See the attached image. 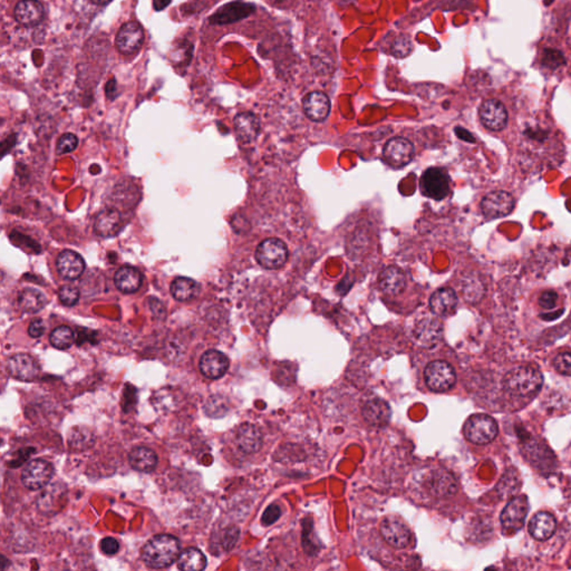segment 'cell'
<instances>
[{
    "label": "cell",
    "mask_w": 571,
    "mask_h": 571,
    "mask_svg": "<svg viewBox=\"0 0 571 571\" xmlns=\"http://www.w3.org/2000/svg\"><path fill=\"white\" fill-rule=\"evenodd\" d=\"M171 0H153V7L155 11H160L170 5Z\"/></svg>",
    "instance_id": "cell-47"
},
{
    "label": "cell",
    "mask_w": 571,
    "mask_h": 571,
    "mask_svg": "<svg viewBox=\"0 0 571 571\" xmlns=\"http://www.w3.org/2000/svg\"><path fill=\"white\" fill-rule=\"evenodd\" d=\"M116 89H118V85H116L115 79H111L106 84V95L110 97L111 100H113V97L115 96Z\"/></svg>",
    "instance_id": "cell-46"
},
{
    "label": "cell",
    "mask_w": 571,
    "mask_h": 571,
    "mask_svg": "<svg viewBox=\"0 0 571 571\" xmlns=\"http://www.w3.org/2000/svg\"><path fill=\"white\" fill-rule=\"evenodd\" d=\"M480 120L487 130L502 131L508 124V112L498 100H487L480 106Z\"/></svg>",
    "instance_id": "cell-13"
},
{
    "label": "cell",
    "mask_w": 571,
    "mask_h": 571,
    "mask_svg": "<svg viewBox=\"0 0 571 571\" xmlns=\"http://www.w3.org/2000/svg\"><path fill=\"white\" fill-rule=\"evenodd\" d=\"M414 154V147L412 142L404 137L390 139L383 149V157L394 168H402L409 164Z\"/></svg>",
    "instance_id": "cell-10"
},
{
    "label": "cell",
    "mask_w": 571,
    "mask_h": 571,
    "mask_svg": "<svg viewBox=\"0 0 571 571\" xmlns=\"http://www.w3.org/2000/svg\"><path fill=\"white\" fill-rule=\"evenodd\" d=\"M528 528H529L530 535L532 537L539 541H545L555 533L557 522H555V516L549 512H539L532 516Z\"/></svg>",
    "instance_id": "cell-26"
},
{
    "label": "cell",
    "mask_w": 571,
    "mask_h": 571,
    "mask_svg": "<svg viewBox=\"0 0 571 571\" xmlns=\"http://www.w3.org/2000/svg\"><path fill=\"white\" fill-rule=\"evenodd\" d=\"M7 370L13 378L24 380V382L34 380L40 373L36 361L27 354H17L11 356L7 363Z\"/></svg>",
    "instance_id": "cell-14"
},
{
    "label": "cell",
    "mask_w": 571,
    "mask_h": 571,
    "mask_svg": "<svg viewBox=\"0 0 571 571\" xmlns=\"http://www.w3.org/2000/svg\"><path fill=\"white\" fill-rule=\"evenodd\" d=\"M312 524L310 526H305L304 527V548L305 550L307 553H310V555H314V553H317V545H315V543L312 541Z\"/></svg>",
    "instance_id": "cell-43"
},
{
    "label": "cell",
    "mask_w": 571,
    "mask_h": 571,
    "mask_svg": "<svg viewBox=\"0 0 571 571\" xmlns=\"http://www.w3.org/2000/svg\"><path fill=\"white\" fill-rule=\"evenodd\" d=\"M463 432L470 442L485 446L497 438L499 427L493 417L487 414H475L468 419Z\"/></svg>",
    "instance_id": "cell-3"
},
{
    "label": "cell",
    "mask_w": 571,
    "mask_h": 571,
    "mask_svg": "<svg viewBox=\"0 0 571 571\" xmlns=\"http://www.w3.org/2000/svg\"><path fill=\"white\" fill-rule=\"evenodd\" d=\"M543 384V374L531 366L514 367L504 378V388L509 393L519 397L536 395Z\"/></svg>",
    "instance_id": "cell-2"
},
{
    "label": "cell",
    "mask_w": 571,
    "mask_h": 571,
    "mask_svg": "<svg viewBox=\"0 0 571 571\" xmlns=\"http://www.w3.org/2000/svg\"><path fill=\"white\" fill-rule=\"evenodd\" d=\"M92 1L93 3L96 4V5L104 6L110 4L112 0H92Z\"/></svg>",
    "instance_id": "cell-48"
},
{
    "label": "cell",
    "mask_w": 571,
    "mask_h": 571,
    "mask_svg": "<svg viewBox=\"0 0 571 571\" xmlns=\"http://www.w3.org/2000/svg\"><path fill=\"white\" fill-rule=\"evenodd\" d=\"M413 50V44L409 38L405 36L398 37L392 46V52L396 57L403 58L409 55V52Z\"/></svg>",
    "instance_id": "cell-38"
},
{
    "label": "cell",
    "mask_w": 571,
    "mask_h": 571,
    "mask_svg": "<svg viewBox=\"0 0 571 571\" xmlns=\"http://www.w3.org/2000/svg\"><path fill=\"white\" fill-rule=\"evenodd\" d=\"M58 297L61 300L62 304L67 307L74 306L77 305L79 299V291L77 287L74 286L66 285L63 286L60 291H58Z\"/></svg>",
    "instance_id": "cell-36"
},
{
    "label": "cell",
    "mask_w": 571,
    "mask_h": 571,
    "mask_svg": "<svg viewBox=\"0 0 571 571\" xmlns=\"http://www.w3.org/2000/svg\"><path fill=\"white\" fill-rule=\"evenodd\" d=\"M101 550L105 553V555H113L118 553V549H120V545H118V541L114 538L108 537L104 538V539L101 541Z\"/></svg>",
    "instance_id": "cell-42"
},
{
    "label": "cell",
    "mask_w": 571,
    "mask_h": 571,
    "mask_svg": "<svg viewBox=\"0 0 571 571\" xmlns=\"http://www.w3.org/2000/svg\"><path fill=\"white\" fill-rule=\"evenodd\" d=\"M281 516V507L277 504H271L266 509L265 514H262V524L265 526L275 524Z\"/></svg>",
    "instance_id": "cell-41"
},
{
    "label": "cell",
    "mask_w": 571,
    "mask_h": 571,
    "mask_svg": "<svg viewBox=\"0 0 571 571\" xmlns=\"http://www.w3.org/2000/svg\"><path fill=\"white\" fill-rule=\"evenodd\" d=\"M456 135L460 137V139L464 140V141L471 142V143L475 142L473 135H472L470 132H468L467 130L462 129V128H456Z\"/></svg>",
    "instance_id": "cell-45"
},
{
    "label": "cell",
    "mask_w": 571,
    "mask_h": 571,
    "mask_svg": "<svg viewBox=\"0 0 571 571\" xmlns=\"http://www.w3.org/2000/svg\"><path fill=\"white\" fill-rule=\"evenodd\" d=\"M18 305L25 312L35 314L44 308L46 305V296L37 289H23L18 294Z\"/></svg>",
    "instance_id": "cell-32"
},
{
    "label": "cell",
    "mask_w": 571,
    "mask_h": 571,
    "mask_svg": "<svg viewBox=\"0 0 571 571\" xmlns=\"http://www.w3.org/2000/svg\"><path fill=\"white\" fill-rule=\"evenodd\" d=\"M256 259L266 269H279L288 260V249L279 239H266L257 247Z\"/></svg>",
    "instance_id": "cell-4"
},
{
    "label": "cell",
    "mask_w": 571,
    "mask_h": 571,
    "mask_svg": "<svg viewBox=\"0 0 571 571\" xmlns=\"http://www.w3.org/2000/svg\"><path fill=\"white\" fill-rule=\"evenodd\" d=\"M142 278L140 270L137 268L124 266L120 268L114 276V283L116 288L124 294H133L141 288Z\"/></svg>",
    "instance_id": "cell-27"
},
{
    "label": "cell",
    "mask_w": 571,
    "mask_h": 571,
    "mask_svg": "<svg viewBox=\"0 0 571 571\" xmlns=\"http://www.w3.org/2000/svg\"><path fill=\"white\" fill-rule=\"evenodd\" d=\"M205 412L208 417H221L227 414L228 404L222 396L215 395L208 400L205 405Z\"/></svg>",
    "instance_id": "cell-35"
},
{
    "label": "cell",
    "mask_w": 571,
    "mask_h": 571,
    "mask_svg": "<svg viewBox=\"0 0 571 571\" xmlns=\"http://www.w3.org/2000/svg\"><path fill=\"white\" fill-rule=\"evenodd\" d=\"M380 533L388 545L397 549L407 547L411 543V530L398 518L390 516L383 520L380 524Z\"/></svg>",
    "instance_id": "cell-12"
},
{
    "label": "cell",
    "mask_w": 571,
    "mask_h": 571,
    "mask_svg": "<svg viewBox=\"0 0 571 571\" xmlns=\"http://www.w3.org/2000/svg\"><path fill=\"white\" fill-rule=\"evenodd\" d=\"M145 42V32L137 21L126 23L116 35L115 44L118 52L122 54H134L142 47Z\"/></svg>",
    "instance_id": "cell-11"
},
{
    "label": "cell",
    "mask_w": 571,
    "mask_h": 571,
    "mask_svg": "<svg viewBox=\"0 0 571 571\" xmlns=\"http://www.w3.org/2000/svg\"><path fill=\"white\" fill-rule=\"evenodd\" d=\"M430 490L436 497H450L458 490L456 479L446 471L435 472L430 481Z\"/></svg>",
    "instance_id": "cell-30"
},
{
    "label": "cell",
    "mask_w": 571,
    "mask_h": 571,
    "mask_svg": "<svg viewBox=\"0 0 571 571\" xmlns=\"http://www.w3.org/2000/svg\"><path fill=\"white\" fill-rule=\"evenodd\" d=\"M529 511L527 497L520 495L511 499L501 514V522L506 531L516 532L524 528Z\"/></svg>",
    "instance_id": "cell-7"
},
{
    "label": "cell",
    "mask_w": 571,
    "mask_h": 571,
    "mask_svg": "<svg viewBox=\"0 0 571 571\" xmlns=\"http://www.w3.org/2000/svg\"><path fill=\"white\" fill-rule=\"evenodd\" d=\"M414 336L421 346H434L442 336V325L435 318H424L415 326Z\"/></svg>",
    "instance_id": "cell-22"
},
{
    "label": "cell",
    "mask_w": 571,
    "mask_h": 571,
    "mask_svg": "<svg viewBox=\"0 0 571 571\" xmlns=\"http://www.w3.org/2000/svg\"><path fill=\"white\" fill-rule=\"evenodd\" d=\"M15 18L24 26H35L44 19L45 9L38 0H21L15 7Z\"/></svg>",
    "instance_id": "cell-19"
},
{
    "label": "cell",
    "mask_w": 571,
    "mask_h": 571,
    "mask_svg": "<svg viewBox=\"0 0 571 571\" xmlns=\"http://www.w3.org/2000/svg\"><path fill=\"white\" fill-rule=\"evenodd\" d=\"M50 344L57 349H67L73 345L75 335L73 330L67 326H60L50 334Z\"/></svg>",
    "instance_id": "cell-34"
},
{
    "label": "cell",
    "mask_w": 571,
    "mask_h": 571,
    "mask_svg": "<svg viewBox=\"0 0 571 571\" xmlns=\"http://www.w3.org/2000/svg\"><path fill=\"white\" fill-rule=\"evenodd\" d=\"M424 378L427 386L439 393L451 390L456 382L453 367L444 361H435L427 365Z\"/></svg>",
    "instance_id": "cell-5"
},
{
    "label": "cell",
    "mask_w": 571,
    "mask_h": 571,
    "mask_svg": "<svg viewBox=\"0 0 571 571\" xmlns=\"http://www.w3.org/2000/svg\"><path fill=\"white\" fill-rule=\"evenodd\" d=\"M458 296L451 288H441L431 296L430 307L433 314L448 316L456 310Z\"/></svg>",
    "instance_id": "cell-28"
},
{
    "label": "cell",
    "mask_w": 571,
    "mask_h": 571,
    "mask_svg": "<svg viewBox=\"0 0 571 571\" xmlns=\"http://www.w3.org/2000/svg\"><path fill=\"white\" fill-rule=\"evenodd\" d=\"M303 108L307 118L312 121H325L330 112V101L324 93L312 92L305 97Z\"/></svg>",
    "instance_id": "cell-18"
},
{
    "label": "cell",
    "mask_w": 571,
    "mask_h": 571,
    "mask_svg": "<svg viewBox=\"0 0 571 571\" xmlns=\"http://www.w3.org/2000/svg\"><path fill=\"white\" fill-rule=\"evenodd\" d=\"M54 475V468L45 460H34L29 462L21 473L23 485L29 490H40L50 482Z\"/></svg>",
    "instance_id": "cell-9"
},
{
    "label": "cell",
    "mask_w": 571,
    "mask_h": 571,
    "mask_svg": "<svg viewBox=\"0 0 571 571\" xmlns=\"http://www.w3.org/2000/svg\"><path fill=\"white\" fill-rule=\"evenodd\" d=\"M362 413L366 422L373 426H384L390 419V405L380 398H372L365 402Z\"/></svg>",
    "instance_id": "cell-23"
},
{
    "label": "cell",
    "mask_w": 571,
    "mask_h": 571,
    "mask_svg": "<svg viewBox=\"0 0 571 571\" xmlns=\"http://www.w3.org/2000/svg\"><path fill=\"white\" fill-rule=\"evenodd\" d=\"M254 7L250 4L236 3L228 4L223 6L219 11H215L213 16L210 17V23L213 25H227L246 18L250 13H254Z\"/></svg>",
    "instance_id": "cell-16"
},
{
    "label": "cell",
    "mask_w": 571,
    "mask_h": 571,
    "mask_svg": "<svg viewBox=\"0 0 571 571\" xmlns=\"http://www.w3.org/2000/svg\"><path fill=\"white\" fill-rule=\"evenodd\" d=\"M171 294L179 302H188L197 296L199 283L191 278L179 277L171 283Z\"/></svg>",
    "instance_id": "cell-31"
},
{
    "label": "cell",
    "mask_w": 571,
    "mask_h": 571,
    "mask_svg": "<svg viewBox=\"0 0 571 571\" xmlns=\"http://www.w3.org/2000/svg\"><path fill=\"white\" fill-rule=\"evenodd\" d=\"M237 443L242 452L247 454L254 453L262 446V435L256 425L244 423L237 432Z\"/></svg>",
    "instance_id": "cell-25"
},
{
    "label": "cell",
    "mask_w": 571,
    "mask_h": 571,
    "mask_svg": "<svg viewBox=\"0 0 571 571\" xmlns=\"http://www.w3.org/2000/svg\"><path fill=\"white\" fill-rule=\"evenodd\" d=\"M229 368V359L219 351H205L200 359V371L205 378L211 380L222 378Z\"/></svg>",
    "instance_id": "cell-15"
},
{
    "label": "cell",
    "mask_w": 571,
    "mask_h": 571,
    "mask_svg": "<svg viewBox=\"0 0 571 571\" xmlns=\"http://www.w3.org/2000/svg\"><path fill=\"white\" fill-rule=\"evenodd\" d=\"M56 266L58 273L69 281H75L81 277L85 270L84 259L81 257V254L72 250H64L58 254Z\"/></svg>",
    "instance_id": "cell-17"
},
{
    "label": "cell",
    "mask_w": 571,
    "mask_h": 571,
    "mask_svg": "<svg viewBox=\"0 0 571 571\" xmlns=\"http://www.w3.org/2000/svg\"><path fill=\"white\" fill-rule=\"evenodd\" d=\"M419 188L425 197L440 201L450 193V178L442 169H427L421 178Z\"/></svg>",
    "instance_id": "cell-6"
},
{
    "label": "cell",
    "mask_w": 571,
    "mask_h": 571,
    "mask_svg": "<svg viewBox=\"0 0 571 571\" xmlns=\"http://www.w3.org/2000/svg\"><path fill=\"white\" fill-rule=\"evenodd\" d=\"M380 290L390 296L401 294L407 286V277L403 270L395 266L385 268L378 277Z\"/></svg>",
    "instance_id": "cell-21"
},
{
    "label": "cell",
    "mask_w": 571,
    "mask_h": 571,
    "mask_svg": "<svg viewBox=\"0 0 571 571\" xmlns=\"http://www.w3.org/2000/svg\"><path fill=\"white\" fill-rule=\"evenodd\" d=\"M77 145H79V139H77V135H74L72 133L64 134L58 140L56 153L57 154H66V153L72 152V151L77 149Z\"/></svg>",
    "instance_id": "cell-37"
},
{
    "label": "cell",
    "mask_w": 571,
    "mask_h": 571,
    "mask_svg": "<svg viewBox=\"0 0 571 571\" xmlns=\"http://www.w3.org/2000/svg\"><path fill=\"white\" fill-rule=\"evenodd\" d=\"M130 464L134 470L140 472H152L157 464V456L154 451L145 446H137L131 451Z\"/></svg>",
    "instance_id": "cell-29"
},
{
    "label": "cell",
    "mask_w": 571,
    "mask_h": 571,
    "mask_svg": "<svg viewBox=\"0 0 571 571\" xmlns=\"http://www.w3.org/2000/svg\"><path fill=\"white\" fill-rule=\"evenodd\" d=\"M180 543L174 536L159 535L147 541L142 549V559L151 568L171 566L180 555Z\"/></svg>",
    "instance_id": "cell-1"
},
{
    "label": "cell",
    "mask_w": 571,
    "mask_h": 571,
    "mask_svg": "<svg viewBox=\"0 0 571 571\" xmlns=\"http://www.w3.org/2000/svg\"><path fill=\"white\" fill-rule=\"evenodd\" d=\"M207 566L205 555L197 548H188L179 555V569L184 571L203 570Z\"/></svg>",
    "instance_id": "cell-33"
},
{
    "label": "cell",
    "mask_w": 571,
    "mask_h": 571,
    "mask_svg": "<svg viewBox=\"0 0 571 571\" xmlns=\"http://www.w3.org/2000/svg\"><path fill=\"white\" fill-rule=\"evenodd\" d=\"M121 225V213H118V210L108 208L101 211L97 215L94 223L95 234L103 238H110L118 234Z\"/></svg>",
    "instance_id": "cell-20"
},
{
    "label": "cell",
    "mask_w": 571,
    "mask_h": 571,
    "mask_svg": "<svg viewBox=\"0 0 571 571\" xmlns=\"http://www.w3.org/2000/svg\"><path fill=\"white\" fill-rule=\"evenodd\" d=\"M558 303V295L553 290H547L539 297V305L543 310H553Z\"/></svg>",
    "instance_id": "cell-40"
},
{
    "label": "cell",
    "mask_w": 571,
    "mask_h": 571,
    "mask_svg": "<svg viewBox=\"0 0 571 571\" xmlns=\"http://www.w3.org/2000/svg\"><path fill=\"white\" fill-rule=\"evenodd\" d=\"M514 198L507 191H493L487 193L481 202L483 215L487 219L507 217L514 209Z\"/></svg>",
    "instance_id": "cell-8"
},
{
    "label": "cell",
    "mask_w": 571,
    "mask_h": 571,
    "mask_svg": "<svg viewBox=\"0 0 571 571\" xmlns=\"http://www.w3.org/2000/svg\"><path fill=\"white\" fill-rule=\"evenodd\" d=\"M553 366H555L557 372L567 376H571V353L570 351H565L561 353L558 356L555 357L553 361Z\"/></svg>",
    "instance_id": "cell-39"
},
{
    "label": "cell",
    "mask_w": 571,
    "mask_h": 571,
    "mask_svg": "<svg viewBox=\"0 0 571 571\" xmlns=\"http://www.w3.org/2000/svg\"><path fill=\"white\" fill-rule=\"evenodd\" d=\"M45 325L42 320H35L30 322L28 327V334L30 337L38 338L44 334Z\"/></svg>",
    "instance_id": "cell-44"
},
{
    "label": "cell",
    "mask_w": 571,
    "mask_h": 571,
    "mask_svg": "<svg viewBox=\"0 0 571 571\" xmlns=\"http://www.w3.org/2000/svg\"><path fill=\"white\" fill-rule=\"evenodd\" d=\"M234 130L240 141L250 143L257 139L259 134V118L254 115V113H240L234 118Z\"/></svg>",
    "instance_id": "cell-24"
}]
</instances>
